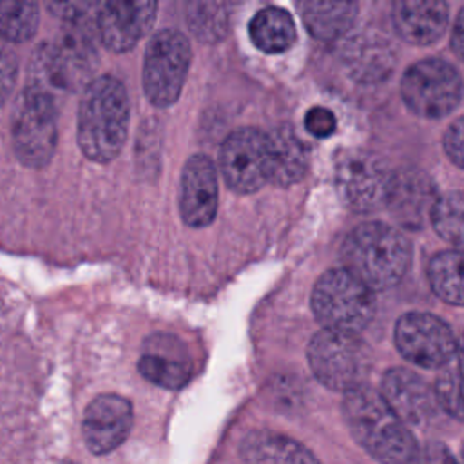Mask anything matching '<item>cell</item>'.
Segmentation results:
<instances>
[{"instance_id": "obj_1", "label": "cell", "mask_w": 464, "mask_h": 464, "mask_svg": "<svg viewBox=\"0 0 464 464\" xmlns=\"http://www.w3.org/2000/svg\"><path fill=\"white\" fill-rule=\"evenodd\" d=\"M343 417L357 444L381 464H411L419 446L410 430L368 386L344 393Z\"/></svg>"}, {"instance_id": "obj_2", "label": "cell", "mask_w": 464, "mask_h": 464, "mask_svg": "<svg viewBox=\"0 0 464 464\" xmlns=\"http://www.w3.org/2000/svg\"><path fill=\"white\" fill-rule=\"evenodd\" d=\"M129 96L114 76H100L83 91L78 109V145L98 163L114 160L127 138Z\"/></svg>"}, {"instance_id": "obj_3", "label": "cell", "mask_w": 464, "mask_h": 464, "mask_svg": "<svg viewBox=\"0 0 464 464\" xmlns=\"http://www.w3.org/2000/svg\"><path fill=\"white\" fill-rule=\"evenodd\" d=\"M343 259L344 268L372 290H384L402 279L410 263V245L397 228L370 221L346 237Z\"/></svg>"}, {"instance_id": "obj_4", "label": "cell", "mask_w": 464, "mask_h": 464, "mask_svg": "<svg viewBox=\"0 0 464 464\" xmlns=\"http://www.w3.org/2000/svg\"><path fill=\"white\" fill-rule=\"evenodd\" d=\"M308 362L319 382L348 393L366 386L372 353L357 334L323 328L308 344Z\"/></svg>"}, {"instance_id": "obj_5", "label": "cell", "mask_w": 464, "mask_h": 464, "mask_svg": "<svg viewBox=\"0 0 464 464\" xmlns=\"http://www.w3.org/2000/svg\"><path fill=\"white\" fill-rule=\"evenodd\" d=\"M312 310L324 328L357 334L373 317V290L350 270L334 268L315 283Z\"/></svg>"}, {"instance_id": "obj_6", "label": "cell", "mask_w": 464, "mask_h": 464, "mask_svg": "<svg viewBox=\"0 0 464 464\" xmlns=\"http://www.w3.org/2000/svg\"><path fill=\"white\" fill-rule=\"evenodd\" d=\"M192 51L188 40L174 29L156 33L145 49L143 89L156 107L172 105L185 85Z\"/></svg>"}, {"instance_id": "obj_7", "label": "cell", "mask_w": 464, "mask_h": 464, "mask_svg": "<svg viewBox=\"0 0 464 464\" xmlns=\"http://www.w3.org/2000/svg\"><path fill=\"white\" fill-rule=\"evenodd\" d=\"M401 94L411 112L424 118H440L459 105L462 80L448 62L428 58L413 63L404 72Z\"/></svg>"}, {"instance_id": "obj_8", "label": "cell", "mask_w": 464, "mask_h": 464, "mask_svg": "<svg viewBox=\"0 0 464 464\" xmlns=\"http://www.w3.org/2000/svg\"><path fill=\"white\" fill-rule=\"evenodd\" d=\"M51 100L24 91L13 118V147L16 158L33 169L44 167L54 154L58 130Z\"/></svg>"}, {"instance_id": "obj_9", "label": "cell", "mask_w": 464, "mask_h": 464, "mask_svg": "<svg viewBox=\"0 0 464 464\" xmlns=\"http://www.w3.org/2000/svg\"><path fill=\"white\" fill-rule=\"evenodd\" d=\"M392 172L368 150H348L335 165V185L343 203L355 212H373L386 205Z\"/></svg>"}, {"instance_id": "obj_10", "label": "cell", "mask_w": 464, "mask_h": 464, "mask_svg": "<svg viewBox=\"0 0 464 464\" xmlns=\"http://www.w3.org/2000/svg\"><path fill=\"white\" fill-rule=\"evenodd\" d=\"M219 169L234 192L250 194L259 190L270 181L266 132L252 127L230 132L219 150Z\"/></svg>"}, {"instance_id": "obj_11", "label": "cell", "mask_w": 464, "mask_h": 464, "mask_svg": "<svg viewBox=\"0 0 464 464\" xmlns=\"http://www.w3.org/2000/svg\"><path fill=\"white\" fill-rule=\"evenodd\" d=\"M395 344L404 359L422 368H444L457 352L459 341L437 315L404 314L395 324Z\"/></svg>"}, {"instance_id": "obj_12", "label": "cell", "mask_w": 464, "mask_h": 464, "mask_svg": "<svg viewBox=\"0 0 464 464\" xmlns=\"http://www.w3.org/2000/svg\"><path fill=\"white\" fill-rule=\"evenodd\" d=\"M156 9V2L150 0H114L103 4L96 16V33L102 44L114 53L132 49L150 31Z\"/></svg>"}, {"instance_id": "obj_13", "label": "cell", "mask_w": 464, "mask_h": 464, "mask_svg": "<svg viewBox=\"0 0 464 464\" xmlns=\"http://www.w3.org/2000/svg\"><path fill=\"white\" fill-rule=\"evenodd\" d=\"M439 196L431 178L419 169H401L392 172L386 207L406 228H420L431 219Z\"/></svg>"}, {"instance_id": "obj_14", "label": "cell", "mask_w": 464, "mask_h": 464, "mask_svg": "<svg viewBox=\"0 0 464 464\" xmlns=\"http://www.w3.org/2000/svg\"><path fill=\"white\" fill-rule=\"evenodd\" d=\"M132 428V404L114 393L98 395L85 408L82 420V435L87 448L103 455L116 450Z\"/></svg>"}, {"instance_id": "obj_15", "label": "cell", "mask_w": 464, "mask_h": 464, "mask_svg": "<svg viewBox=\"0 0 464 464\" xmlns=\"http://www.w3.org/2000/svg\"><path fill=\"white\" fill-rule=\"evenodd\" d=\"M218 170L205 154L192 156L181 172L179 214L188 227H207L218 212Z\"/></svg>"}, {"instance_id": "obj_16", "label": "cell", "mask_w": 464, "mask_h": 464, "mask_svg": "<svg viewBox=\"0 0 464 464\" xmlns=\"http://www.w3.org/2000/svg\"><path fill=\"white\" fill-rule=\"evenodd\" d=\"M379 393L406 426H420L428 422L439 406L435 390L415 372L406 368L388 370L382 377Z\"/></svg>"}, {"instance_id": "obj_17", "label": "cell", "mask_w": 464, "mask_h": 464, "mask_svg": "<svg viewBox=\"0 0 464 464\" xmlns=\"http://www.w3.org/2000/svg\"><path fill=\"white\" fill-rule=\"evenodd\" d=\"M348 74L361 83H377L388 78L397 62V51L390 38L375 29L353 34L341 51Z\"/></svg>"}, {"instance_id": "obj_18", "label": "cell", "mask_w": 464, "mask_h": 464, "mask_svg": "<svg viewBox=\"0 0 464 464\" xmlns=\"http://www.w3.org/2000/svg\"><path fill=\"white\" fill-rule=\"evenodd\" d=\"M138 370L150 382L161 388L178 390L188 382L192 375V362L179 339L158 334L149 337L138 361Z\"/></svg>"}, {"instance_id": "obj_19", "label": "cell", "mask_w": 464, "mask_h": 464, "mask_svg": "<svg viewBox=\"0 0 464 464\" xmlns=\"http://www.w3.org/2000/svg\"><path fill=\"white\" fill-rule=\"evenodd\" d=\"M397 33L410 44L437 42L448 25V5L440 0H401L393 4Z\"/></svg>"}, {"instance_id": "obj_20", "label": "cell", "mask_w": 464, "mask_h": 464, "mask_svg": "<svg viewBox=\"0 0 464 464\" xmlns=\"http://www.w3.org/2000/svg\"><path fill=\"white\" fill-rule=\"evenodd\" d=\"M245 464H321L301 442L276 431H252L241 442Z\"/></svg>"}, {"instance_id": "obj_21", "label": "cell", "mask_w": 464, "mask_h": 464, "mask_svg": "<svg viewBox=\"0 0 464 464\" xmlns=\"http://www.w3.org/2000/svg\"><path fill=\"white\" fill-rule=\"evenodd\" d=\"M270 181L279 187L297 183L308 169V152L290 125H277L266 132Z\"/></svg>"}, {"instance_id": "obj_22", "label": "cell", "mask_w": 464, "mask_h": 464, "mask_svg": "<svg viewBox=\"0 0 464 464\" xmlns=\"http://www.w3.org/2000/svg\"><path fill=\"white\" fill-rule=\"evenodd\" d=\"M71 80L58 58L54 45H40L29 63V78L25 91L51 100L54 105L60 103V98L71 91Z\"/></svg>"}, {"instance_id": "obj_23", "label": "cell", "mask_w": 464, "mask_h": 464, "mask_svg": "<svg viewBox=\"0 0 464 464\" xmlns=\"http://www.w3.org/2000/svg\"><path fill=\"white\" fill-rule=\"evenodd\" d=\"M301 14L312 36L319 40H337L352 27L357 4L308 0L301 4Z\"/></svg>"}, {"instance_id": "obj_24", "label": "cell", "mask_w": 464, "mask_h": 464, "mask_svg": "<svg viewBox=\"0 0 464 464\" xmlns=\"http://www.w3.org/2000/svg\"><path fill=\"white\" fill-rule=\"evenodd\" d=\"M250 38L263 53H283L295 42L292 16L281 7H265L250 20Z\"/></svg>"}, {"instance_id": "obj_25", "label": "cell", "mask_w": 464, "mask_h": 464, "mask_svg": "<svg viewBox=\"0 0 464 464\" xmlns=\"http://www.w3.org/2000/svg\"><path fill=\"white\" fill-rule=\"evenodd\" d=\"M428 279L442 301L464 306V252H439L430 261Z\"/></svg>"}, {"instance_id": "obj_26", "label": "cell", "mask_w": 464, "mask_h": 464, "mask_svg": "<svg viewBox=\"0 0 464 464\" xmlns=\"http://www.w3.org/2000/svg\"><path fill=\"white\" fill-rule=\"evenodd\" d=\"M433 390L439 408L464 422V337L457 344L455 357L440 368Z\"/></svg>"}, {"instance_id": "obj_27", "label": "cell", "mask_w": 464, "mask_h": 464, "mask_svg": "<svg viewBox=\"0 0 464 464\" xmlns=\"http://www.w3.org/2000/svg\"><path fill=\"white\" fill-rule=\"evenodd\" d=\"M431 223L435 232L457 250L464 252V194L448 192L439 196Z\"/></svg>"}, {"instance_id": "obj_28", "label": "cell", "mask_w": 464, "mask_h": 464, "mask_svg": "<svg viewBox=\"0 0 464 464\" xmlns=\"http://www.w3.org/2000/svg\"><path fill=\"white\" fill-rule=\"evenodd\" d=\"M38 27V5L34 2L0 0V38L9 42L29 40Z\"/></svg>"}, {"instance_id": "obj_29", "label": "cell", "mask_w": 464, "mask_h": 464, "mask_svg": "<svg viewBox=\"0 0 464 464\" xmlns=\"http://www.w3.org/2000/svg\"><path fill=\"white\" fill-rule=\"evenodd\" d=\"M18 76V60L14 51L0 38V105L11 94Z\"/></svg>"}, {"instance_id": "obj_30", "label": "cell", "mask_w": 464, "mask_h": 464, "mask_svg": "<svg viewBox=\"0 0 464 464\" xmlns=\"http://www.w3.org/2000/svg\"><path fill=\"white\" fill-rule=\"evenodd\" d=\"M335 125V116L326 107H312L304 116V127L315 138H328L334 134Z\"/></svg>"}, {"instance_id": "obj_31", "label": "cell", "mask_w": 464, "mask_h": 464, "mask_svg": "<svg viewBox=\"0 0 464 464\" xmlns=\"http://www.w3.org/2000/svg\"><path fill=\"white\" fill-rule=\"evenodd\" d=\"M444 149L450 160L464 169V118L455 120L446 130Z\"/></svg>"}, {"instance_id": "obj_32", "label": "cell", "mask_w": 464, "mask_h": 464, "mask_svg": "<svg viewBox=\"0 0 464 464\" xmlns=\"http://www.w3.org/2000/svg\"><path fill=\"white\" fill-rule=\"evenodd\" d=\"M417 464H462L444 444L431 442L419 450Z\"/></svg>"}, {"instance_id": "obj_33", "label": "cell", "mask_w": 464, "mask_h": 464, "mask_svg": "<svg viewBox=\"0 0 464 464\" xmlns=\"http://www.w3.org/2000/svg\"><path fill=\"white\" fill-rule=\"evenodd\" d=\"M451 47L457 53V56L464 60V9L459 13L455 20L453 33H451Z\"/></svg>"}]
</instances>
